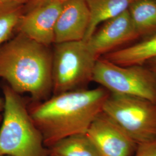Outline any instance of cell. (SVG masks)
<instances>
[{
	"label": "cell",
	"instance_id": "1",
	"mask_svg": "<svg viewBox=\"0 0 156 156\" xmlns=\"http://www.w3.org/2000/svg\"><path fill=\"white\" fill-rule=\"evenodd\" d=\"M111 93L100 86L53 95L29 109L48 149L75 134H86Z\"/></svg>",
	"mask_w": 156,
	"mask_h": 156
},
{
	"label": "cell",
	"instance_id": "2",
	"mask_svg": "<svg viewBox=\"0 0 156 156\" xmlns=\"http://www.w3.org/2000/svg\"><path fill=\"white\" fill-rule=\"evenodd\" d=\"M51 62L49 46L18 33L0 48V79L18 94L42 102L52 93Z\"/></svg>",
	"mask_w": 156,
	"mask_h": 156
},
{
	"label": "cell",
	"instance_id": "3",
	"mask_svg": "<svg viewBox=\"0 0 156 156\" xmlns=\"http://www.w3.org/2000/svg\"><path fill=\"white\" fill-rule=\"evenodd\" d=\"M4 99L0 128V156H49L39 129L21 95L2 84Z\"/></svg>",
	"mask_w": 156,
	"mask_h": 156
},
{
	"label": "cell",
	"instance_id": "4",
	"mask_svg": "<svg viewBox=\"0 0 156 156\" xmlns=\"http://www.w3.org/2000/svg\"><path fill=\"white\" fill-rule=\"evenodd\" d=\"M98 58L84 40L56 44L52 50V93L87 89Z\"/></svg>",
	"mask_w": 156,
	"mask_h": 156
},
{
	"label": "cell",
	"instance_id": "5",
	"mask_svg": "<svg viewBox=\"0 0 156 156\" xmlns=\"http://www.w3.org/2000/svg\"><path fill=\"white\" fill-rule=\"evenodd\" d=\"M92 82L112 94L138 97L156 103V73L145 65L122 66L100 57L95 64Z\"/></svg>",
	"mask_w": 156,
	"mask_h": 156
},
{
	"label": "cell",
	"instance_id": "6",
	"mask_svg": "<svg viewBox=\"0 0 156 156\" xmlns=\"http://www.w3.org/2000/svg\"><path fill=\"white\" fill-rule=\"evenodd\" d=\"M103 112L137 144L156 140V103L138 97L111 94Z\"/></svg>",
	"mask_w": 156,
	"mask_h": 156
},
{
	"label": "cell",
	"instance_id": "7",
	"mask_svg": "<svg viewBox=\"0 0 156 156\" xmlns=\"http://www.w3.org/2000/svg\"><path fill=\"white\" fill-rule=\"evenodd\" d=\"M86 135L101 156H133L138 145L104 112L95 119Z\"/></svg>",
	"mask_w": 156,
	"mask_h": 156
},
{
	"label": "cell",
	"instance_id": "8",
	"mask_svg": "<svg viewBox=\"0 0 156 156\" xmlns=\"http://www.w3.org/2000/svg\"><path fill=\"white\" fill-rule=\"evenodd\" d=\"M64 2H55L26 10L16 30L30 39L50 47L55 44L56 22Z\"/></svg>",
	"mask_w": 156,
	"mask_h": 156
},
{
	"label": "cell",
	"instance_id": "9",
	"mask_svg": "<svg viewBox=\"0 0 156 156\" xmlns=\"http://www.w3.org/2000/svg\"><path fill=\"white\" fill-rule=\"evenodd\" d=\"M139 37L127 10L104 22L86 42L95 55L100 58Z\"/></svg>",
	"mask_w": 156,
	"mask_h": 156
},
{
	"label": "cell",
	"instance_id": "10",
	"mask_svg": "<svg viewBox=\"0 0 156 156\" xmlns=\"http://www.w3.org/2000/svg\"><path fill=\"white\" fill-rule=\"evenodd\" d=\"M90 22L85 0H66L56 22L55 44L83 41Z\"/></svg>",
	"mask_w": 156,
	"mask_h": 156
},
{
	"label": "cell",
	"instance_id": "11",
	"mask_svg": "<svg viewBox=\"0 0 156 156\" xmlns=\"http://www.w3.org/2000/svg\"><path fill=\"white\" fill-rule=\"evenodd\" d=\"M101 57L122 66L145 65L156 58V33L140 42L115 50Z\"/></svg>",
	"mask_w": 156,
	"mask_h": 156
},
{
	"label": "cell",
	"instance_id": "12",
	"mask_svg": "<svg viewBox=\"0 0 156 156\" xmlns=\"http://www.w3.org/2000/svg\"><path fill=\"white\" fill-rule=\"evenodd\" d=\"M90 13L89 27L84 41H87L99 24L128 10L130 0H85Z\"/></svg>",
	"mask_w": 156,
	"mask_h": 156
},
{
	"label": "cell",
	"instance_id": "13",
	"mask_svg": "<svg viewBox=\"0 0 156 156\" xmlns=\"http://www.w3.org/2000/svg\"><path fill=\"white\" fill-rule=\"evenodd\" d=\"M49 156H101L86 134H75L48 148Z\"/></svg>",
	"mask_w": 156,
	"mask_h": 156
},
{
	"label": "cell",
	"instance_id": "14",
	"mask_svg": "<svg viewBox=\"0 0 156 156\" xmlns=\"http://www.w3.org/2000/svg\"><path fill=\"white\" fill-rule=\"evenodd\" d=\"M128 11L140 37L156 31V0H135Z\"/></svg>",
	"mask_w": 156,
	"mask_h": 156
},
{
	"label": "cell",
	"instance_id": "15",
	"mask_svg": "<svg viewBox=\"0 0 156 156\" xmlns=\"http://www.w3.org/2000/svg\"><path fill=\"white\" fill-rule=\"evenodd\" d=\"M24 11V4L16 2L0 4V48L11 38Z\"/></svg>",
	"mask_w": 156,
	"mask_h": 156
},
{
	"label": "cell",
	"instance_id": "16",
	"mask_svg": "<svg viewBox=\"0 0 156 156\" xmlns=\"http://www.w3.org/2000/svg\"><path fill=\"white\" fill-rule=\"evenodd\" d=\"M133 156H156V140L138 144Z\"/></svg>",
	"mask_w": 156,
	"mask_h": 156
},
{
	"label": "cell",
	"instance_id": "17",
	"mask_svg": "<svg viewBox=\"0 0 156 156\" xmlns=\"http://www.w3.org/2000/svg\"><path fill=\"white\" fill-rule=\"evenodd\" d=\"M66 0H30L25 5V11L37 6L42 5L55 2H64Z\"/></svg>",
	"mask_w": 156,
	"mask_h": 156
},
{
	"label": "cell",
	"instance_id": "18",
	"mask_svg": "<svg viewBox=\"0 0 156 156\" xmlns=\"http://www.w3.org/2000/svg\"><path fill=\"white\" fill-rule=\"evenodd\" d=\"M145 65L149 67L153 71L156 73V58L149 61L147 62H146Z\"/></svg>",
	"mask_w": 156,
	"mask_h": 156
},
{
	"label": "cell",
	"instance_id": "19",
	"mask_svg": "<svg viewBox=\"0 0 156 156\" xmlns=\"http://www.w3.org/2000/svg\"><path fill=\"white\" fill-rule=\"evenodd\" d=\"M28 1L29 0H0V4L5 2H16L24 4L26 5L28 3Z\"/></svg>",
	"mask_w": 156,
	"mask_h": 156
},
{
	"label": "cell",
	"instance_id": "20",
	"mask_svg": "<svg viewBox=\"0 0 156 156\" xmlns=\"http://www.w3.org/2000/svg\"><path fill=\"white\" fill-rule=\"evenodd\" d=\"M4 99L3 97H0V122L2 121V119L1 112L4 111Z\"/></svg>",
	"mask_w": 156,
	"mask_h": 156
},
{
	"label": "cell",
	"instance_id": "21",
	"mask_svg": "<svg viewBox=\"0 0 156 156\" xmlns=\"http://www.w3.org/2000/svg\"><path fill=\"white\" fill-rule=\"evenodd\" d=\"M131 1V2H133V1H135V0H130Z\"/></svg>",
	"mask_w": 156,
	"mask_h": 156
},
{
	"label": "cell",
	"instance_id": "22",
	"mask_svg": "<svg viewBox=\"0 0 156 156\" xmlns=\"http://www.w3.org/2000/svg\"><path fill=\"white\" fill-rule=\"evenodd\" d=\"M8 156V155H3V156Z\"/></svg>",
	"mask_w": 156,
	"mask_h": 156
},
{
	"label": "cell",
	"instance_id": "23",
	"mask_svg": "<svg viewBox=\"0 0 156 156\" xmlns=\"http://www.w3.org/2000/svg\"><path fill=\"white\" fill-rule=\"evenodd\" d=\"M30 1V0H29V1ZM29 1H28V2H29Z\"/></svg>",
	"mask_w": 156,
	"mask_h": 156
}]
</instances>
